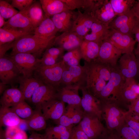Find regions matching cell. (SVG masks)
I'll list each match as a JSON object with an SVG mask.
<instances>
[{"label":"cell","instance_id":"4dcf8cb0","mask_svg":"<svg viewBox=\"0 0 139 139\" xmlns=\"http://www.w3.org/2000/svg\"><path fill=\"white\" fill-rule=\"evenodd\" d=\"M74 125L66 126L57 125L45 129L44 135L46 139H68Z\"/></svg>","mask_w":139,"mask_h":139},{"label":"cell","instance_id":"e0dca14e","mask_svg":"<svg viewBox=\"0 0 139 139\" xmlns=\"http://www.w3.org/2000/svg\"><path fill=\"white\" fill-rule=\"evenodd\" d=\"M82 92L81 105L85 112L97 116L101 121L102 120V112L99 100L84 87L80 89Z\"/></svg>","mask_w":139,"mask_h":139},{"label":"cell","instance_id":"ac0fdd59","mask_svg":"<svg viewBox=\"0 0 139 139\" xmlns=\"http://www.w3.org/2000/svg\"><path fill=\"white\" fill-rule=\"evenodd\" d=\"M119 70L125 78H134L138 73L136 57L133 52L123 54L120 58Z\"/></svg>","mask_w":139,"mask_h":139},{"label":"cell","instance_id":"ba28073f","mask_svg":"<svg viewBox=\"0 0 139 139\" xmlns=\"http://www.w3.org/2000/svg\"><path fill=\"white\" fill-rule=\"evenodd\" d=\"M89 14L95 20L108 26L117 17L109 0H96Z\"/></svg>","mask_w":139,"mask_h":139},{"label":"cell","instance_id":"7402d4cb","mask_svg":"<svg viewBox=\"0 0 139 139\" xmlns=\"http://www.w3.org/2000/svg\"><path fill=\"white\" fill-rule=\"evenodd\" d=\"M79 87L75 85L61 86L58 89L56 99L69 105H81V98L80 97Z\"/></svg>","mask_w":139,"mask_h":139},{"label":"cell","instance_id":"bcb514c9","mask_svg":"<svg viewBox=\"0 0 139 139\" xmlns=\"http://www.w3.org/2000/svg\"><path fill=\"white\" fill-rule=\"evenodd\" d=\"M61 61L53 57L43 54L42 57L40 59V65L44 66H51Z\"/></svg>","mask_w":139,"mask_h":139},{"label":"cell","instance_id":"7a4b0ae2","mask_svg":"<svg viewBox=\"0 0 139 139\" xmlns=\"http://www.w3.org/2000/svg\"><path fill=\"white\" fill-rule=\"evenodd\" d=\"M54 44L34 34L27 35L13 42L11 56L18 53H25L32 54L38 58Z\"/></svg>","mask_w":139,"mask_h":139},{"label":"cell","instance_id":"30bf717a","mask_svg":"<svg viewBox=\"0 0 139 139\" xmlns=\"http://www.w3.org/2000/svg\"><path fill=\"white\" fill-rule=\"evenodd\" d=\"M115 67H111L110 78L99 95V100L116 98L119 90L125 78L121 74L119 69Z\"/></svg>","mask_w":139,"mask_h":139},{"label":"cell","instance_id":"ffe728a7","mask_svg":"<svg viewBox=\"0 0 139 139\" xmlns=\"http://www.w3.org/2000/svg\"><path fill=\"white\" fill-rule=\"evenodd\" d=\"M58 90L51 86L44 83L34 92L32 96L31 102L36 107H40L44 103L56 99Z\"/></svg>","mask_w":139,"mask_h":139},{"label":"cell","instance_id":"db71d44e","mask_svg":"<svg viewBox=\"0 0 139 139\" xmlns=\"http://www.w3.org/2000/svg\"><path fill=\"white\" fill-rule=\"evenodd\" d=\"M28 139H46L44 135L35 132H32Z\"/></svg>","mask_w":139,"mask_h":139},{"label":"cell","instance_id":"44dd1931","mask_svg":"<svg viewBox=\"0 0 139 139\" xmlns=\"http://www.w3.org/2000/svg\"><path fill=\"white\" fill-rule=\"evenodd\" d=\"M65 107L64 102L57 99L44 103L40 107L46 119L54 121L58 120L62 116Z\"/></svg>","mask_w":139,"mask_h":139},{"label":"cell","instance_id":"83f0119b","mask_svg":"<svg viewBox=\"0 0 139 139\" xmlns=\"http://www.w3.org/2000/svg\"><path fill=\"white\" fill-rule=\"evenodd\" d=\"M45 16L50 18L64 11L69 10L62 0H39Z\"/></svg>","mask_w":139,"mask_h":139},{"label":"cell","instance_id":"f5cc1de1","mask_svg":"<svg viewBox=\"0 0 139 139\" xmlns=\"http://www.w3.org/2000/svg\"><path fill=\"white\" fill-rule=\"evenodd\" d=\"M134 15L139 23V0L132 9Z\"/></svg>","mask_w":139,"mask_h":139},{"label":"cell","instance_id":"680465c9","mask_svg":"<svg viewBox=\"0 0 139 139\" xmlns=\"http://www.w3.org/2000/svg\"><path fill=\"white\" fill-rule=\"evenodd\" d=\"M6 138L5 131L0 127V139H5Z\"/></svg>","mask_w":139,"mask_h":139},{"label":"cell","instance_id":"b9f144b4","mask_svg":"<svg viewBox=\"0 0 139 139\" xmlns=\"http://www.w3.org/2000/svg\"><path fill=\"white\" fill-rule=\"evenodd\" d=\"M68 139H90L83 130L79 124L74 127Z\"/></svg>","mask_w":139,"mask_h":139},{"label":"cell","instance_id":"74e56055","mask_svg":"<svg viewBox=\"0 0 139 139\" xmlns=\"http://www.w3.org/2000/svg\"><path fill=\"white\" fill-rule=\"evenodd\" d=\"M10 108L20 118L23 119H28L33 112L32 108L25 100L21 101Z\"/></svg>","mask_w":139,"mask_h":139},{"label":"cell","instance_id":"ee69618b","mask_svg":"<svg viewBox=\"0 0 139 139\" xmlns=\"http://www.w3.org/2000/svg\"><path fill=\"white\" fill-rule=\"evenodd\" d=\"M35 1L33 0H12L11 5L14 7L18 9L19 11H21L31 5Z\"/></svg>","mask_w":139,"mask_h":139},{"label":"cell","instance_id":"9a60e30c","mask_svg":"<svg viewBox=\"0 0 139 139\" xmlns=\"http://www.w3.org/2000/svg\"><path fill=\"white\" fill-rule=\"evenodd\" d=\"M84 111L81 105H68L62 116L54 121L57 125L68 126L79 124L82 119Z\"/></svg>","mask_w":139,"mask_h":139},{"label":"cell","instance_id":"6da1fadb","mask_svg":"<svg viewBox=\"0 0 139 139\" xmlns=\"http://www.w3.org/2000/svg\"><path fill=\"white\" fill-rule=\"evenodd\" d=\"M84 66L87 75V90L98 99L99 95L108 81L111 72V67L94 60L88 62L84 61Z\"/></svg>","mask_w":139,"mask_h":139},{"label":"cell","instance_id":"60d3db41","mask_svg":"<svg viewBox=\"0 0 139 139\" xmlns=\"http://www.w3.org/2000/svg\"><path fill=\"white\" fill-rule=\"evenodd\" d=\"M18 12L7 1L0 0V15L4 19H10Z\"/></svg>","mask_w":139,"mask_h":139},{"label":"cell","instance_id":"f546056e","mask_svg":"<svg viewBox=\"0 0 139 139\" xmlns=\"http://www.w3.org/2000/svg\"><path fill=\"white\" fill-rule=\"evenodd\" d=\"M32 34L34 33L23 29L0 28V45L13 42L22 37Z\"/></svg>","mask_w":139,"mask_h":139},{"label":"cell","instance_id":"681fc988","mask_svg":"<svg viewBox=\"0 0 139 139\" xmlns=\"http://www.w3.org/2000/svg\"><path fill=\"white\" fill-rule=\"evenodd\" d=\"M20 130L17 126L7 127L5 131L6 137L12 139Z\"/></svg>","mask_w":139,"mask_h":139},{"label":"cell","instance_id":"5b68a950","mask_svg":"<svg viewBox=\"0 0 139 139\" xmlns=\"http://www.w3.org/2000/svg\"><path fill=\"white\" fill-rule=\"evenodd\" d=\"M86 73L84 66H66L62 75L60 87L75 85L80 89L86 87Z\"/></svg>","mask_w":139,"mask_h":139},{"label":"cell","instance_id":"5bb4252c","mask_svg":"<svg viewBox=\"0 0 139 139\" xmlns=\"http://www.w3.org/2000/svg\"><path fill=\"white\" fill-rule=\"evenodd\" d=\"M95 21L89 14L83 13L78 10L76 12H73V23L70 31L84 39Z\"/></svg>","mask_w":139,"mask_h":139},{"label":"cell","instance_id":"9c48e42d","mask_svg":"<svg viewBox=\"0 0 139 139\" xmlns=\"http://www.w3.org/2000/svg\"><path fill=\"white\" fill-rule=\"evenodd\" d=\"M105 40L110 42L123 54L133 52L136 42L133 37L111 29Z\"/></svg>","mask_w":139,"mask_h":139},{"label":"cell","instance_id":"7dc6e473","mask_svg":"<svg viewBox=\"0 0 139 139\" xmlns=\"http://www.w3.org/2000/svg\"><path fill=\"white\" fill-rule=\"evenodd\" d=\"M125 121L127 125L139 136V122L133 120L128 111H127L126 115Z\"/></svg>","mask_w":139,"mask_h":139},{"label":"cell","instance_id":"91938a15","mask_svg":"<svg viewBox=\"0 0 139 139\" xmlns=\"http://www.w3.org/2000/svg\"><path fill=\"white\" fill-rule=\"evenodd\" d=\"M134 53L136 57H139V42L138 43L136 48L134 50Z\"/></svg>","mask_w":139,"mask_h":139},{"label":"cell","instance_id":"be15d7a7","mask_svg":"<svg viewBox=\"0 0 139 139\" xmlns=\"http://www.w3.org/2000/svg\"><path fill=\"white\" fill-rule=\"evenodd\" d=\"M99 139V138H97V139Z\"/></svg>","mask_w":139,"mask_h":139},{"label":"cell","instance_id":"8992f818","mask_svg":"<svg viewBox=\"0 0 139 139\" xmlns=\"http://www.w3.org/2000/svg\"><path fill=\"white\" fill-rule=\"evenodd\" d=\"M23 76L31 77L40 65V59L32 54L19 53L10 56Z\"/></svg>","mask_w":139,"mask_h":139},{"label":"cell","instance_id":"816d5d0a","mask_svg":"<svg viewBox=\"0 0 139 139\" xmlns=\"http://www.w3.org/2000/svg\"><path fill=\"white\" fill-rule=\"evenodd\" d=\"M17 126L19 129L25 131V130L29 129L26 120L22 119L20 123Z\"/></svg>","mask_w":139,"mask_h":139},{"label":"cell","instance_id":"8d00e7d4","mask_svg":"<svg viewBox=\"0 0 139 139\" xmlns=\"http://www.w3.org/2000/svg\"><path fill=\"white\" fill-rule=\"evenodd\" d=\"M82 57L80 47L68 51L63 56L62 61L66 66L80 65Z\"/></svg>","mask_w":139,"mask_h":139},{"label":"cell","instance_id":"d590c367","mask_svg":"<svg viewBox=\"0 0 139 139\" xmlns=\"http://www.w3.org/2000/svg\"><path fill=\"white\" fill-rule=\"evenodd\" d=\"M68 7L70 10L82 8L84 12L90 13L96 0H62Z\"/></svg>","mask_w":139,"mask_h":139},{"label":"cell","instance_id":"4316f807","mask_svg":"<svg viewBox=\"0 0 139 139\" xmlns=\"http://www.w3.org/2000/svg\"><path fill=\"white\" fill-rule=\"evenodd\" d=\"M25 100L20 89L13 87L5 91L2 95L0 101L1 106L10 108Z\"/></svg>","mask_w":139,"mask_h":139},{"label":"cell","instance_id":"1f68e13d","mask_svg":"<svg viewBox=\"0 0 139 139\" xmlns=\"http://www.w3.org/2000/svg\"><path fill=\"white\" fill-rule=\"evenodd\" d=\"M22 119L10 108L1 106L0 108V127L17 126Z\"/></svg>","mask_w":139,"mask_h":139},{"label":"cell","instance_id":"f6af8a7d","mask_svg":"<svg viewBox=\"0 0 139 139\" xmlns=\"http://www.w3.org/2000/svg\"><path fill=\"white\" fill-rule=\"evenodd\" d=\"M99 139H123L116 130L106 129L102 133Z\"/></svg>","mask_w":139,"mask_h":139},{"label":"cell","instance_id":"4fadbf2b","mask_svg":"<svg viewBox=\"0 0 139 139\" xmlns=\"http://www.w3.org/2000/svg\"><path fill=\"white\" fill-rule=\"evenodd\" d=\"M122 54L110 42L105 40L100 44L98 56L94 60L111 67H114Z\"/></svg>","mask_w":139,"mask_h":139},{"label":"cell","instance_id":"2e32d148","mask_svg":"<svg viewBox=\"0 0 139 139\" xmlns=\"http://www.w3.org/2000/svg\"><path fill=\"white\" fill-rule=\"evenodd\" d=\"M30 5L9 19L3 28L21 29L34 33L35 28L28 14Z\"/></svg>","mask_w":139,"mask_h":139},{"label":"cell","instance_id":"8fae6325","mask_svg":"<svg viewBox=\"0 0 139 139\" xmlns=\"http://www.w3.org/2000/svg\"><path fill=\"white\" fill-rule=\"evenodd\" d=\"M139 95V85L134 78H126L118 92L116 99L121 106H127Z\"/></svg>","mask_w":139,"mask_h":139},{"label":"cell","instance_id":"6f0895ef","mask_svg":"<svg viewBox=\"0 0 139 139\" xmlns=\"http://www.w3.org/2000/svg\"><path fill=\"white\" fill-rule=\"evenodd\" d=\"M4 18L0 15V28H3L5 25L6 22L5 21Z\"/></svg>","mask_w":139,"mask_h":139},{"label":"cell","instance_id":"603a6c76","mask_svg":"<svg viewBox=\"0 0 139 139\" xmlns=\"http://www.w3.org/2000/svg\"><path fill=\"white\" fill-rule=\"evenodd\" d=\"M18 82L19 89L24 96L25 100L31 102L32 96L37 89L44 83L35 77H27L23 75L19 77Z\"/></svg>","mask_w":139,"mask_h":139},{"label":"cell","instance_id":"277c9868","mask_svg":"<svg viewBox=\"0 0 139 139\" xmlns=\"http://www.w3.org/2000/svg\"><path fill=\"white\" fill-rule=\"evenodd\" d=\"M65 67L62 61L51 66L40 65L34 72V77L58 90L60 87L62 75Z\"/></svg>","mask_w":139,"mask_h":139},{"label":"cell","instance_id":"d6a6232c","mask_svg":"<svg viewBox=\"0 0 139 139\" xmlns=\"http://www.w3.org/2000/svg\"><path fill=\"white\" fill-rule=\"evenodd\" d=\"M26 120L29 129L38 131L45 129L47 128L46 120L40 107H36L32 115Z\"/></svg>","mask_w":139,"mask_h":139},{"label":"cell","instance_id":"484cf974","mask_svg":"<svg viewBox=\"0 0 139 139\" xmlns=\"http://www.w3.org/2000/svg\"><path fill=\"white\" fill-rule=\"evenodd\" d=\"M73 12L68 10L55 15L51 18L58 32L70 31L73 22Z\"/></svg>","mask_w":139,"mask_h":139},{"label":"cell","instance_id":"836d02e7","mask_svg":"<svg viewBox=\"0 0 139 139\" xmlns=\"http://www.w3.org/2000/svg\"><path fill=\"white\" fill-rule=\"evenodd\" d=\"M28 14L35 29L46 17L39 1H35L30 6Z\"/></svg>","mask_w":139,"mask_h":139},{"label":"cell","instance_id":"94428289","mask_svg":"<svg viewBox=\"0 0 139 139\" xmlns=\"http://www.w3.org/2000/svg\"><path fill=\"white\" fill-rule=\"evenodd\" d=\"M136 58L138 69V73H139V57H136Z\"/></svg>","mask_w":139,"mask_h":139},{"label":"cell","instance_id":"e575fe53","mask_svg":"<svg viewBox=\"0 0 139 139\" xmlns=\"http://www.w3.org/2000/svg\"><path fill=\"white\" fill-rule=\"evenodd\" d=\"M109 1L117 16L131 11L137 2L135 0Z\"/></svg>","mask_w":139,"mask_h":139},{"label":"cell","instance_id":"7c38bea8","mask_svg":"<svg viewBox=\"0 0 139 139\" xmlns=\"http://www.w3.org/2000/svg\"><path fill=\"white\" fill-rule=\"evenodd\" d=\"M21 73L10 56L0 58V79L6 84L12 85L18 82Z\"/></svg>","mask_w":139,"mask_h":139},{"label":"cell","instance_id":"d6986e66","mask_svg":"<svg viewBox=\"0 0 139 139\" xmlns=\"http://www.w3.org/2000/svg\"><path fill=\"white\" fill-rule=\"evenodd\" d=\"M83 40L76 33L68 31L56 36L54 45L68 51L79 47Z\"/></svg>","mask_w":139,"mask_h":139},{"label":"cell","instance_id":"7bdbcfd3","mask_svg":"<svg viewBox=\"0 0 139 139\" xmlns=\"http://www.w3.org/2000/svg\"><path fill=\"white\" fill-rule=\"evenodd\" d=\"M64 51L63 49L59 47H51L46 49L43 54L50 56L62 60Z\"/></svg>","mask_w":139,"mask_h":139},{"label":"cell","instance_id":"d4e9b609","mask_svg":"<svg viewBox=\"0 0 139 139\" xmlns=\"http://www.w3.org/2000/svg\"><path fill=\"white\" fill-rule=\"evenodd\" d=\"M57 32L51 18L46 17L35 29L33 34L42 39L54 42Z\"/></svg>","mask_w":139,"mask_h":139},{"label":"cell","instance_id":"52a82bcc","mask_svg":"<svg viewBox=\"0 0 139 139\" xmlns=\"http://www.w3.org/2000/svg\"><path fill=\"white\" fill-rule=\"evenodd\" d=\"M79 124L90 139L99 138L106 128L97 116L84 112Z\"/></svg>","mask_w":139,"mask_h":139},{"label":"cell","instance_id":"3957f363","mask_svg":"<svg viewBox=\"0 0 139 139\" xmlns=\"http://www.w3.org/2000/svg\"><path fill=\"white\" fill-rule=\"evenodd\" d=\"M102 119L105 121L106 128L116 130L125 122L127 111L123 110L117 100L111 98L99 100Z\"/></svg>","mask_w":139,"mask_h":139},{"label":"cell","instance_id":"f1b7e54d","mask_svg":"<svg viewBox=\"0 0 139 139\" xmlns=\"http://www.w3.org/2000/svg\"><path fill=\"white\" fill-rule=\"evenodd\" d=\"M100 44L95 42L84 40L80 48L82 59L84 61L90 62L98 56Z\"/></svg>","mask_w":139,"mask_h":139},{"label":"cell","instance_id":"ab89813d","mask_svg":"<svg viewBox=\"0 0 139 139\" xmlns=\"http://www.w3.org/2000/svg\"><path fill=\"white\" fill-rule=\"evenodd\" d=\"M116 130L123 139H139V136L125 121Z\"/></svg>","mask_w":139,"mask_h":139},{"label":"cell","instance_id":"11a10c76","mask_svg":"<svg viewBox=\"0 0 139 139\" xmlns=\"http://www.w3.org/2000/svg\"><path fill=\"white\" fill-rule=\"evenodd\" d=\"M133 34L135 36V40L138 43L139 42V23L135 27L133 31Z\"/></svg>","mask_w":139,"mask_h":139},{"label":"cell","instance_id":"c3c4849f","mask_svg":"<svg viewBox=\"0 0 139 139\" xmlns=\"http://www.w3.org/2000/svg\"><path fill=\"white\" fill-rule=\"evenodd\" d=\"M129 111L139 115V96L132 101L128 105Z\"/></svg>","mask_w":139,"mask_h":139},{"label":"cell","instance_id":"f35d334b","mask_svg":"<svg viewBox=\"0 0 139 139\" xmlns=\"http://www.w3.org/2000/svg\"><path fill=\"white\" fill-rule=\"evenodd\" d=\"M134 17L132 9L128 12L116 17L109 24V28L117 30L126 25Z\"/></svg>","mask_w":139,"mask_h":139},{"label":"cell","instance_id":"cb8c5ba5","mask_svg":"<svg viewBox=\"0 0 139 139\" xmlns=\"http://www.w3.org/2000/svg\"><path fill=\"white\" fill-rule=\"evenodd\" d=\"M89 30L84 37V40L93 41L100 44L107 38L110 30L109 26L95 20Z\"/></svg>","mask_w":139,"mask_h":139},{"label":"cell","instance_id":"9f6ffc18","mask_svg":"<svg viewBox=\"0 0 139 139\" xmlns=\"http://www.w3.org/2000/svg\"><path fill=\"white\" fill-rule=\"evenodd\" d=\"M2 82H0V94L2 95L4 92L7 89V86Z\"/></svg>","mask_w":139,"mask_h":139},{"label":"cell","instance_id":"6125c7cd","mask_svg":"<svg viewBox=\"0 0 139 139\" xmlns=\"http://www.w3.org/2000/svg\"><path fill=\"white\" fill-rule=\"evenodd\" d=\"M5 139H12L9 137H6Z\"/></svg>","mask_w":139,"mask_h":139},{"label":"cell","instance_id":"f907efd6","mask_svg":"<svg viewBox=\"0 0 139 139\" xmlns=\"http://www.w3.org/2000/svg\"><path fill=\"white\" fill-rule=\"evenodd\" d=\"M13 42L0 45V58L5 56L6 52L13 47Z\"/></svg>","mask_w":139,"mask_h":139}]
</instances>
